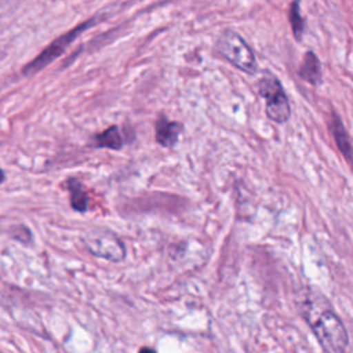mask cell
<instances>
[{
	"mask_svg": "<svg viewBox=\"0 0 353 353\" xmlns=\"http://www.w3.org/2000/svg\"><path fill=\"white\" fill-rule=\"evenodd\" d=\"M302 317L309 324L319 343L327 353H343L347 347V332L327 299L310 291L302 303Z\"/></svg>",
	"mask_w": 353,
	"mask_h": 353,
	"instance_id": "cell-1",
	"label": "cell"
},
{
	"mask_svg": "<svg viewBox=\"0 0 353 353\" xmlns=\"http://www.w3.org/2000/svg\"><path fill=\"white\" fill-rule=\"evenodd\" d=\"M216 46L219 52L236 68L247 73H254L256 70V61L252 50L237 33L225 30L218 39Z\"/></svg>",
	"mask_w": 353,
	"mask_h": 353,
	"instance_id": "cell-2",
	"label": "cell"
},
{
	"mask_svg": "<svg viewBox=\"0 0 353 353\" xmlns=\"http://www.w3.org/2000/svg\"><path fill=\"white\" fill-rule=\"evenodd\" d=\"M259 94L266 99L268 117L276 123H284L290 117L287 95L274 76H266L259 81Z\"/></svg>",
	"mask_w": 353,
	"mask_h": 353,
	"instance_id": "cell-3",
	"label": "cell"
},
{
	"mask_svg": "<svg viewBox=\"0 0 353 353\" xmlns=\"http://www.w3.org/2000/svg\"><path fill=\"white\" fill-rule=\"evenodd\" d=\"M85 245L95 256L119 262L125 256V250L121 240L108 230H95L85 237Z\"/></svg>",
	"mask_w": 353,
	"mask_h": 353,
	"instance_id": "cell-4",
	"label": "cell"
},
{
	"mask_svg": "<svg viewBox=\"0 0 353 353\" xmlns=\"http://www.w3.org/2000/svg\"><path fill=\"white\" fill-rule=\"evenodd\" d=\"M181 131V123L170 121L161 116L156 123V141L165 148H172L176 143Z\"/></svg>",
	"mask_w": 353,
	"mask_h": 353,
	"instance_id": "cell-5",
	"label": "cell"
},
{
	"mask_svg": "<svg viewBox=\"0 0 353 353\" xmlns=\"http://www.w3.org/2000/svg\"><path fill=\"white\" fill-rule=\"evenodd\" d=\"M331 132H332V137L335 139V143H336L339 152L342 153L345 160L353 168V146H352V142L349 139V135H347L343 124L341 123V120H339V117L336 114H332Z\"/></svg>",
	"mask_w": 353,
	"mask_h": 353,
	"instance_id": "cell-6",
	"label": "cell"
},
{
	"mask_svg": "<svg viewBox=\"0 0 353 353\" xmlns=\"http://www.w3.org/2000/svg\"><path fill=\"white\" fill-rule=\"evenodd\" d=\"M299 74L302 76V79L310 81L312 84L319 81V79H320V63H319V59L316 58L314 54L307 52V55H306V58L302 63Z\"/></svg>",
	"mask_w": 353,
	"mask_h": 353,
	"instance_id": "cell-7",
	"label": "cell"
},
{
	"mask_svg": "<svg viewBox=\"0 0 353 353\" xmlns=\"http://www.w3.org/2000/svg\"><path fill=\"white\" fill-rule=\"evenodd\" d=\"M68 186L70 190V201L73 208L77 211H85L88 207V199L79 181H70Z\"/></svg>",
	"mask_w": 353,
	"mask_h": 353,
	"instance_id": "cell-8",
	"label": "cell"
},
{
	"mask_svg": "<svg viewBox=\"0 0 353 353\" xmlns=\"http://www.w3.org/2000/svg\"><path fill=\"white\" fill-rule=\"evenodd\" d=\"M97 141H98L99 146H106L110 149H120L123 145L121 135L116 127H112V128L106 130L105 132H102L101 135H98Z\"/></svg>",
	"mask_w": 353,
	"mask_h": 353,
	"instance_id": "cell-9",
	"label": "cell"
},
{
	"mask_svg": "<svg viewBox=\"0 0 353 353\" xmlns=\"http://www.w3.org/2000/svg\"><path fill=\"white\" fill-rule=\"evenodd\" d=\"M290 18H291V26L292 30L296 36V39H301V33L303 30V22L302 18L299 15V10H298V1H295L294 4H291V11H290Z\"/></svg>",
	"mask_w": 353,
	"mask_h": 353,
	"instance_id": "cell-10",
	"label": "cell"
},
{
	"mask_svg": "<svg viewBox=\"0 0 353 353\" xmlns=\"http://www.w3.org/2000/svg\"><path fill=\"white\" fill-rule=\"evenodd\" d=\"M138 353H157V352L153 350V349H150V347H142Z\"/></svg>",
	"mask_w": 353,
	"mask_h": 353,
	"instance_id": "cell-11",
	"label": "cell"
},
{
	"mask_svg": "<svg viewBox=\"0 0 353 353\" xmlns=\"http://www.w3.org/2000/svg\"><path fill=\"white\" fill-rule=\"evenodd\" d=\"M4 181V172L0 170V183Z\"/></svg>",
	"mask_w": 353,
	"mask_h": 353,
	"instance_id": "cell-12",
	"label": "cell"
}]
</instances>
